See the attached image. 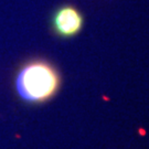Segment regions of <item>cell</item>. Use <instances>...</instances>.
<instances>
[{
  "label": "cell",
  "mask_w": 149,
  "mask_h": 149,
  "mask_svg": "<svg viewBox=\"0 0 149 149\" xmlns=\"http://www.w3.org/2000/svg\"><path fill=\"white\" fill-rule=\"evenodd\" d=\"M84 19L80 11L73 6H62L54 12L52 26L56 34L63 38L76 36L82 30Z\"/></svg>",
  "instance_id": "7a4b0ae2"
},
{
  "label": "cell",
  "mask_w": 149,
  "mask_h": 149,
  "mask_svg": "<svg viewBox=\"0 0 149 149\" xmlns=\"http://www.w3.org/2000/svg\"><path fill=\"white\" fill-rule=\"evenodd\" d=\"M61 84L58 70L43 60L26 63L16 79L19 96L29 103H43L55 95Z\"/></svg>",
  "instance_id": "6da1fadb"
}]
</instances>
